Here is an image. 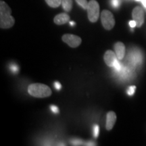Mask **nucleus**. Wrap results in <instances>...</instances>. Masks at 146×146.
<instances>
[{"mask_svg": "<svg viewBox=\"0 0 146 146\" xmlns=\"http://www.w3.org/2000/svg\"><path fill=\"white\" fill-rule=\"evenodd\" d=\"M12 10L8 5L3 1H0V27L1 29H10L14 26L15 20L11 15Z\"/></svg>", "mask_w": 146, "mask_h": 146, "instance_id": "1", "label": "nucleus"}, {"mask_svg": "<svg viewBox=\"0 0 146 146\" xmlns=\"http://www.w3.org/2000/svg\"><path fill=\"white\" fill-rule=\"evenodd\" d=\"M28 92L31 96L38 98H47L52 95V90L50 87L41 83L31 84L28 87Z\"/></svg>", "mask_w": 146, "mask_h": 146, "instance_id": "2", "label": "nucleus"}, {"mask_svg": "<svg viewBox=\"0 0 146 146\" xmlns=\"http://www.w3.org/2000/svg\"><path fill=\"white\" fill-rule=\"evenodd\" d=\"M88 18L91 23H96L100 16V5L96 0L89 1L87 7Z\"/></svg>", "mask_w": 146, "mask_h": 146, "instance_id": "3", "label": "nucleus"}, {"mask_svg": "<svg viewBox=\"0 0 146 146\" xmlns=\"http://www.w3.org/2000/svg\"><path fill=\"white\" fill-rule=\"evenodd\" d=\"M101 20L103 27L106 30H111L115 25L113 14L108 10H103L101 14Z\"/></svg>", "mask_w": 146, "mask_h": 146, "instance_id": "4", "label": "nucleus"}, {"mask_svg": "<svg viewBox=\"0 0 146 146\" xmlns=\"http://www.w3.org/2000/svg\"><path fill=\"white\" fill-rule=\"evenodd\" d=\"M62 41L71 47H77L81 45L82 40L79 36L75 35L65 34L62 36Z\"/></svg>", "mask_w": 146, "mask_h": 146, "instance_id": "5", "label": "nucleus"}, {"mask_svg": "<svg viewBox=\"0 0 146 146\" xmlns=\"http://www.w3.org/2000/svg\"><path fill=\"white\" fill-rule=\"evenodd\" d=\"M133 20L136 22L137 27H141L144 23V12L143 8L137 6L133 9L132 12Z\"/></svg>", "mask_w": 146, "mask_h": 146, "instance_id": "6", "label": "nucleus"}, {"mask_svg": "<svg viewBox=\"0 0 146 146\" xmlns=\"http://www.w3.org/2000/svg\"><path fill=\"white\" fill-rule=\"evenodd\" d=\"M104 62L106 64V65L109 67L114 66V64L118 60L116 54L114 52L111 50H108L104 54Z\"/></svg>", "mask_w": 146, "mask_h": 146, "instance_id": "7", "label": "nucleus"}, {"mask_svg": "<svg viewBox=\"0 0 146 146\" xmlns=\"http://www.w3.org/2000/svg\"><path fill=\"white\" fill-rule=\"evenodd\" d=\"M116 120V115L114 112L110 111L108 112L106 116V128L108 131L112 130Z\"/></svg>", "mask_w": 146, "mask_h": 146, "instance_id": "8", "label": "nucleus"}, {"mask_svg": "<svg viewBox=\"0 0 146 146\" xmlns=\"http://www.w3.org/2000/svg\"><path fill=\"white\" fill-rule=\"evenodd\" d=\"M114 50L118 59L121 60L123 59L125 55V46L121 42H118L114 45Z\"/></svg>", "mask_w": 146, "mask_h": 146, "instance_id": "9", "label": "nucleus"}, {"mask_svg": "<svg viewBox=\"0 0 146 146\" xmlns=\"http://www.w3.org/2000/svg\"><path fill=\"white\" fill-rule=\"evenodd\" d=\"M69 19H70V16H68V14L66 13H62L55 16L54 21L56 25H62L68 23Z\"/></svg>", "mask_w": 146, "mask_h": 146, "instance_id": "10", "label": "nucleus"}, {"mask_svg": "<svg viewBox=\"0 0 146 146\" xmlns=\"http://www.w3.org/2000/svg\"><path fill=\"white\" fill-rule=\"evenodd\" d=\"M130 58L131 62L135 64H139V63H141L143 60L141 54L137 51H135V52H131Z\"/></svg>", "mask_w": 146, "mask_h": 146, "instance_id": "11", "label": "nucleus"}, {"mask_svg": "<svg viewBox=\"0 0 146 146\" xmlns=\"http://www.w3.org/2000/svg\"><path fill=\"white\" fill-rule=\"evenodd\" d=\"M62 5L66 12H70L72 8V0H62Z\"/></svg>", "mask_w": 146, "mask_h": 146, "instance_id": "12", "label": "nucleus"}, {"mask_svg": "<svg viewBox=\"0 0 146 146\" xmlns=\"http://www.w3.org/2000/svg\"><path fill=\"white\" fill-rule=\"evenodd\" d=\"M45 1L52 8H58L62 4V0H45Z\"/></svg>", "mask_w": 146, "mask_h": 146, "instance_id": "13", "label": "nucleus"}, {"mask_svg": "<svg viewBox=\"0 0 146 146\" xmlns=\"http://www.w3.org/2000/svg\"><path fill=\"white\" fill-rule=\"evenodd\" d=\"M75 1L81 8H83L84 9V10H87L89 4V2L87 0H75Z\"/></svg>", "mask_w": 146, "mask_h": 146, "instance_id": "14", "label": "nucleus"}, {"mask_svg": "<svg viewBox=\"0 0 146 146\" xmlns=\"http://www.w3.org/2000/svg\"><path fill=\"white\" fill-rule=\"evenodd\" d=\"M113 68H114V70H116V72H119L123 68V64H122L120 63V62L118 61V60L116 62V63L114 64V66H113Z\"/></svg>", "mask_w": 146, "mask_h": 146, "instance_id": "15", "label": "nucleus"}, {"mask_svg": "<svg viewBox=\"0 0 146 146\" xmlns=\"http://www.w3.org/2000/svg\"><path fill=\"white\" fill-rule=\"evenodd\" d=\"M111 4L114 8H117L120 4V0H111Z\"/></svg>", "mask_w": 146, "mask_h": 146, "instance_id": "16", "label": "nucleus"}, {"mask_svg": "<svg viewBox=\"0 0 146 146\" xmlns=\"http://www.w3.org/2000/svg\"><path fill=\"white\" fill-rule=\"evenodd\" d=\"M135 89H136L135 86H131L127 90L128 95H129V96H132V95L134 94L135 91Z\"/></svg>", "mask_w": 146, "mask_h": 146, "instance_id": "17", "label": "nucleus"}, {"mask_svg": "<svg viewBox=\"0 0 146 146\" xmlns=\"http://www.w3.org/2000/svg\"><path fill=\"white\" fill-rule=\"evenodd\" d=\"M99 132H100V128L98 127V125H96L94 127V137H98L99 135Z\"/></svg>", "mask_w": 146, "mask_h": 146, "instance_id": "18", "label": "nucleus"}, {"mask_svg": "<svg viewBox=\"0 0 146 146\" xmlns=\"http://www.w3.org/2000/svg\"><path fill=\"white\" fill-rule=\"evenodd\" d=\"M51 110H52V111L53 112L56 113V114H57V113H58V108L57 106H51Z\"/></svg>", "mask_w": 146, "mask_h": 146, "instance_id": "19", "label": "nucleus"}, {"mask_svg": "<svg viewBox=\"0 0 146 146\" xmlns=\"http://www.w3.org/2000/svg\"><path fill=\"white\" fill-rule=\"evenodd\" d=\"M129 26H130L131 28H134V27H137V23L136 22L134 21V20H133V21H131L129 22Z\"/></svg>", "mask_w": 146, "mask_h": 146, "instance_id": "20", "label": "nucleus"}, {"mask_svg": "<svg viewBox=\"0 0 146 146\" xmlns=\"http://www.w3.org/2000/svg\"><path fill=\"white\" fill-rule=\"evenodd\" d=\"M72 144H74V145H81V143H83V141H81V140L76 139V140H74V141H72Z\"/></svg>", "mask_w": 146, "mask_h": 146, "instance_id": "21", "label": "nucleus"}, {"mask_svg": "<svg viewBox=\"0 0 146 146\" xmlns=\"http://www.w3.org/2000/svg\"><path fill=\"white\" fill-rule=\"evenodd\" d=\"M54 85H55V87H56V89H58V90H60V89L62 88L61 84H60V83H58V82H56V83H55Z\"/></svg>", "mask_w": 146, "mask_h": 146, "instance_id": "22", "label": "nucleus"}, {"mask_svg": "<svg viewBox=\"0 0 146 146\" xmlns=\"http://www.w3.org/2000/svg\"><path fill=\"white\" fill-rule=\"evenodd\" d=\"M11 69H12V70H13V72H18V68L17 66H16L15 65H12V66H11Z\"/></svg>", "mask_w": 146, "mask_h": 146, "instance_id": "23", "label": "nucleus"}, {"mask_svg": "<svg viewBox=\"0 0 146 146\" xmlns=\"http://www.w3.org/2000/svg\"><path fill=\"white\" fill-rule=\"evenodd\" d=\"M141 2L143 6L146 8V0H141Z\"/></svg>", "mask_w": 146, "mask_h": 146, "instance_id": "24", "label": "nucleus"}, {"mask_svg": "<svg viewBox=\"0 0 146 146\" xmlns=\"http://www.w3.org/2000/svg\"><path fill=\"white\" fill-rule=\"evenodd\" d=\"M70 24L71 26H73V25H74V22H70Z\"/></svg>", "mask_w": 146, "mask_h": 146, "instance_id": "25", "label": "nucleus"}, {"mask_svg": "<svg viewBox=\"0 0 146 146\" xmlns=\"http://www.w3.org/2000/svg\"><path fill=\"white\" fill-rule=\"evenodd\" d=\"M135 1H141V0H135Z\"/></svg>", "mask_w": 146, "mask_h": 146, "instance_id": "26", "label": "nucleus"}]
</instances>
